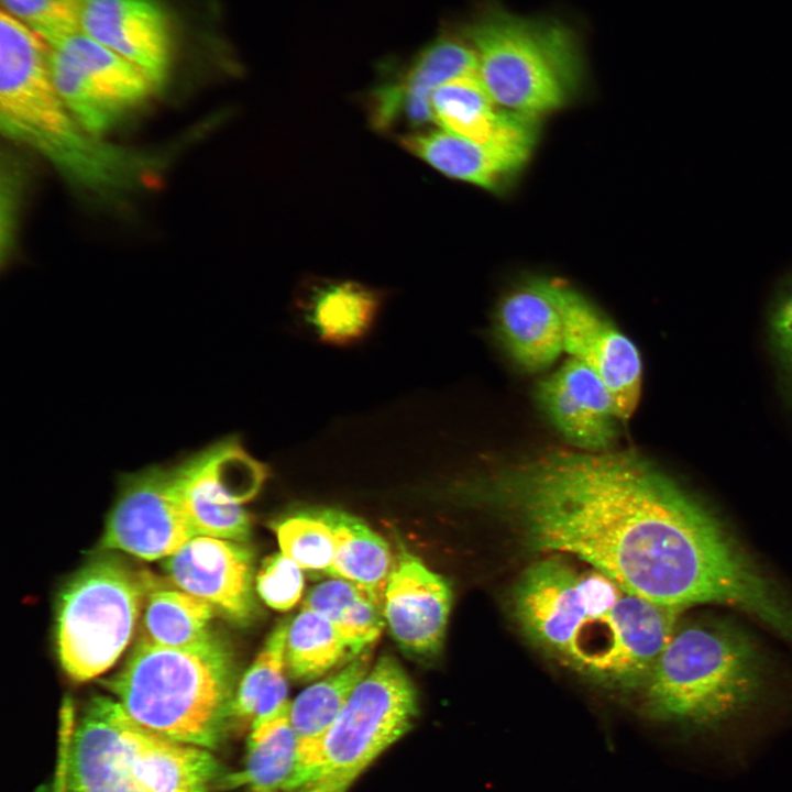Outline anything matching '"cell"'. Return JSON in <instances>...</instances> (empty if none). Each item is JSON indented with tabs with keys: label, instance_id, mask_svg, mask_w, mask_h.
<instances>
[{
	"label": "cell",
	"instance_id": "cell-1",
	"mask_svg": "<svg viewBox=\"0 0 792 792\" xmlns=\"http://www.w3.org/2000/svg\"><path fill=\"white\" fill-rule=\"evenodd\" d=\"M473 502L537 551L573 556L668 606L697 499L634 451L554 450L468 484Z\"/></svg>",
	"mask_w": 792,
	"mask_h": 792
},
{
	"label": "cell",
	"instance_id": "cell-2",
	"mask_svg": "<svg viewBox=\"0 0 792 792\" xmlns=\"http://www.w3.org/2000/svg\"><path fill=\"white\" fill-rule=\"evenodd\" d=\"M510 609L525 636L548 656L597 683L622 689L644 688L681 613L558 556L519 576Z\"/></svg>",
	"mask_w": 792,
	"mask_h": 792
},
{
	"label": "cell",
	"instance_id": "cell-3",
	"mask_svg": "<svg viewBox=\"0 0 792 792\" xmlns=\"http://www.w3.org/2000/svg\"><path fill=\"white\" fill-rule=\"evenodd\" d=\"M48 50L40 36L1 11L2 134L33 150L74 189L97 201L120 202L155 185L176 146H120L84 130L56 92Z\"/></svg>",
	"mask_w": 792,
	"mask_h": 792
},
{
	"label": "cell",
	"instance_id": "cell-4",
	"mask_svg": "<svg viewBox=\"0 0 792 792\" xmlns=\"http://www.w3.org/2000/svg\"><path fill=\"white\" fill-rule=\"evenodd\" d=\"M455 28L475 54L485 90L505 110L538 117L561 108L584 84L583 36L561 16L521 15L484 0Z\"/></svg>",
	"mask_w": 792,
	"mask_h": 792
},
{
	"label": "cell",
	"instance_id": "cell-5",
	"mask_svg": "<svg viewBox=\"0 0 792 792\" xmlns=\"http://www.w3.org/2000/svg\"><path fill=\"white\" fill-rule=\"evenodd\" d=\"M105 685L138 724L176 741L215 748L230 724L232 659L213 635L189 647L139 638Z\"/></svg>",
	"mask_w": 792,
	"mask_h": 792
},
{
	"label": "cell",
	"instance_id": "cell-6",
	"mask_svg": "<svg viewBox=\"0 0 792 792\" xmlns=\"http://www.w3.org/2000/svg\"><path fill=\"white\" fill-rule=\"evenodd\" d=\"M761 682L750 637L727 619L698 617L676 625L642 689L652 715L707 726L746 707Z\"/></svg>",
	"mask_w": 792,
	"mask_h": 792
},
{
	"label": "cell",
	"instance_id": "cell-7",
	"mask_svg": "<svg viewBox=\"0 0 792 792\" xmlns=\"http://www.w3.org/2000/svg\"><path fill=\"white\" fill-rule=\"evenodd\" d=\"M417 714L413 681L395 658L381 657L300 765L293 792H348L358 777L413 727Z\"/></svg>",
	"mask_w": 792,
	"mask_h": 792
},
{
	"label": "cell",
	"instance_id": "cell-8",
	"mask_svg": "<svg viewBox=\"0 0 792 792\" xmlns=\"http://www.w3.org/2000/svg\"><path fill=\"white\" fill-rule=\"evenodd\" d=\"M152 581L112 557L86 564L64 587L56 647L67 675L85 682L111 668L127 648Z\"/></svg>",
	"mask_w": 792,
	"mask_h": 792
},
{
	"label": "cell",
	"instance_id": "cell-9",
	"mask_svg": "<svg viewBox=\"0 0 792 792\" xmlns=\"http://www.w3.org/2000/svg\"><path fill=\"white\" fill-rule=\"evenodd\" d=\"M48 47L57 95L76 122L96 136L127 122L156 92L140 69L82 32Z\"/></svg>",
	"mask_w": 792,
	"mask_h": 792
},
{
	"label": "cell",
	"instance_id": "cell-10",
	"mask_svg": "<svg viewBox=\"0 0 792 792\" xmlns=\"http://www.w3.org/2000/svg\"><path fill=\"white\" fill-rule=\"evenodd\" d=\"M174 484L197 536L245 542L251 519L243 504L261 488L265 466L237 437H227L172 464Z\"/></svg>",
	"mask_w": 792,
	"mask_h": 792
},
{
	"label": "cell",
	"instance_id": "cell-11",
	"mask_svg": "<svg viewBox=\"0 0 792 792\" xmlns=\"http://www.w3.org/2000/svg\"><path fill=\"white\" fill-rule=\"evenodd\" d=\"M197 537L176 493L172 465L124 474L102 536L105 549L166 559Z\"/></svg>",
	"mask_w": 792,
	"mask_h": 792
},
{
	"label": "cell",
	"instance_id": "cell-12",
	"mask_svg": "<svg viewBox=\"0 0 792 792\" xmlns=\"http://www.w3.org/2000/svg\"><path fill=\"white\" fill-rule=\"evenodd\" d=\"M548 286L561 315L564 350L600 376L618 418L628 419L641 394L642 365L637 346L571 286L558 279H548Z\"/></svg>",
	"mask_w": 792,
	"mask_h": 792
},
{
	"label": "cell",
	"instance_id": "cell-13",
	"mask_svg": "<svg viewBox=\"0 0 792 792\" xmlns=\"http://www.w3.org/2000/svg\"><path fill=\"white\" fill-rule=\"evenodd\" d=\"M369 92L370 122L380 132L400 123L411 128L433 121L431 95L443 82L476 72L473 50L457 28L442 31L405 68H387Z\"/></svg>",
	"mask_w": 792,
	"mask_h": 792
},
{
	"label": "cell",
	"instance_id": "cell-14",
	"mask_svg": "<svg viewBox=\"0 0 792 792\" xmlns=\"http://www.w3.org/2000/svg\"><path fill=\"white\" fill-rule=\"evenodd\" d=\"M81 32L140 69L156 92L166 87L175 42L162 0H85Z\"/></svg>",
	"mask_w": 792,
	"mask_h": 792
},
{
	"label": "cell",
	"instance_id": "cell-15",
	"mask_svg": "<svg viewBox=\"0 0 792 792\" xmlns=\"http://www.w3.org/2000/svg\"><path fill=\"white\" fill-rule=\"evenodd\" d=\"M452 594L448 582L399 544L383 600L385 623L398 646L417 658L443 645Z\"/></svg>",
	"mask_w": 792,
	"mask_h": 792
},
{
	"label": "cell",
	"instance_id": "cell-16",
	"mask_svg": "<svg viewBox=\"0 0 792 792\" xmlns=\"http://www.w3.org/2000/svg\"><path fill=\"white\" fill-rule=\"evenodd\" d=\"M163 568L177 588L229 618L243 624L253 618V561L243 542L197 536L164 559Z\"/></svg>",
	"mask_w": 792,
	"mask_h": 792
},
{
	"label": "cell",
	"instance_id": "cell-17",
	"mask_svg": "<svg viewBox=\"0 0 792 792\" xmlns=\"http://www.w3.org/2000/svg\"><path fill=\"white\" fill-rule=\"evenodd\" d=\"M433 121L443 130L526 162L537 141V117L498 107L476 72L440 85L430 99Z\"/></svg>",
	"mask_w": 792,
	"mask_h": 792
},
{
	"label": "cell",
	"instance_id": "cell-18",
	"mask_svg": "<svg viewBox=\"0 0 792 792\" xmlns=\"http://www.w3.org/2000/svg\"><path fill=\"white\" fill-rule=\"evenodd\" d=\"M539 407L572 443L591 451H606L615 441L618 416L609 391L582 361L571 358L539 382Z\"/></svg>",
	"mask_w": 792,
	"mask_h": 792
},
{
	"label": "cell",
	"instance_id": "cell-19",
	"mask_svg": "<svg viewBox=\"0 0 792 792\" xmlns=\"http://www.w3.org/2000/svg\"><path fill=\"white\" fill-rule=\"evenodd\" d=\"M120 725L124 765L140 792H211L224 776L207 750L145 728L123 707Z\"/></svg>",
	"mask_w": 792,
	"mask_h": 792
},
{
	"label": "cell",
	"instance_id": "cell-20",
	"mask_svg": "<svg viewBox=\"0 0 792 792\" xmlns=\"http://www.w3.org/2000/svg\"><path fill=\"white\" fill-rule=\"evenodd\" d=\"M110 697H95L78 725L64 736L67 785L72 792H140L122 755L120 713Z\"/></svg>",
	"mask_w": 792,
	"mask_h": 792
},
{
	"label": "cell",
	"instance_id": "cell-21",
	"mask_svg": "<svg viewBox=\"0 0 792 792\" xmlns=\"http://www.w3.org/2000/svg\"><path fill=\"white\" fill-rule=\"evenodd\" d=\"M496 329L520 367L537 372L550 366L564 345L561 315L548 278L528 280L507 294L497 308Z\"/></svg>",
	"mask_w": 792,
	"mask_h": 792
},
{
	"label": "cell",
	"instance_id": "cell-22",
	"mask_svg": "<svg viewBox=\"0 0 792 792\" xmlns=\"http://www.w3.org/2000/svg\"><path fill=\"white\" fill-rule=\"evenodd\" d=\"M398 142L443 175L490 190L501 188L521 168L495 148L446 130L403 134Z\"/></svg>",
	"mask_w": 792,
	"mask_h": 792
},
{
	"label": "cell",
	"instance_id": "cell-23",
	"mask_svg": "<svg viewBox=\"0 0 792 792\" xmlns=\"http://www.w3.org/2000/svg\"><path fill=\"white\" fill-rule=\"evenodd\" d=\"M299 765V743L287 711L251 730L244 768L224 774L219 783L246 792H293Z\"/></svg>",
	"mask_w": 792,
	"mask_h": 792
},
{
	"label": "cell",
	"instance_id": "cell-24",
	"mask_svg": "<svg viewBox=\"0 0 792 792\" xmlns=\"http://www.w3.org/2000/svg\"><path fill=\"white\" fill-rule=\"evenodd\" d=\"M330 526L336 553L328 573L354 582L383 602L394 565L388 543L360 518L336 509H319Z\"/></svg>",
	"mask_w": 792,
	"mask_h": 792
},
{
	"label": "cell",
	"instance_id": "cell-25",
	"mask_svg": "<svg viewBox=\"0 0 792 792\" xmlns=\"http://www.w3.org/2000/svg\"><path fill=\"white\" fill-rule=\"evenodd\" d=\"M371 668L369 649L305 689L290 703L289 721L299 743L300 765L311 756Z\"/></svg>",
	"mask_w": 792,
	"mask_h": 792
},
{
	"label": "cell",
	"instance_id": "cell-26",
	"mask_svg": "<svg viewBox=\"0 0 792 792\" xmlns=\"http://www.w3.org/2000/svg\"><path fill=\"white\" fill-rule=\"evenodd\" d=\"M302 608L332 623L358 653L369 650L386 625L383 602L361 585L339 578L314 586Z\"/></svg>",
	"mask_w": 792,
	"mask_h": 792
},
{
	"label": "cell",
	"instance_id": "cell-27",
	"mask_svg": "<svg viewBox=\"0 0 792 792\" xmlns=\"http://www.w3.org/2000/svg\"><path fill=\"white\" fill-rule=\"evenodd\" d=\"M381 297L377 292L351 282H328L317 286L308 302V320L328 343H351L371 328Z\"/></svg>",
	"mask_w": 792,
	"mask_h": 792
},
{
	"label": "cell",
	"instance_id": "cell-28",
	"mask_svg": "<svg viewBox=\"0 0 792 792\" xmlns=\"http://www.w3.org/2000/svg\"><path fill=\"white\" fill-rule=\"evenodd\" d=\"M215 608L183 590L151 587L142 613L139 638L164 647H189L209 639Z\"/></svg>",
	"mask_w": 792,
	"mask_h": 792
},
{
	"label": "cell",
	"instance_id": "cell-29",
	"mask_svg": "<svg viewBox=\"0 0 792 792\" xmlns=\"http://www.w3.org/2000/svg\"><path fill=\"white\" fill-rule=\"evenodd\" d=\"M360 654L332 623L315 612L302 608L288 623L286 671L297 682H311Z\"/></svg>",
	"mask_w": 792,
	"mask_h": 792
},
{
	"label": "cell",
	"instance_id": "cell-30",
	"mask_svg": "<svg viewBox=\"0 0 792 792\" xmlns=\"http://www.w3.org/2000/svg\"><path fill=\"white\" fill-rule=\"evenodd\" d=\"M287 622L271 632L256 659L241 679L231 708L230 724L235 728L252 725L258 698L287 686L285 645Z\"/></svg>",
	"mask_w": 792,
	"mask_h": 792
},
{
	"label": "cell",
	"instance_id": "cell-31",
	"mask_svg": "<svg viewBox=\"0 0 792 792\" xmlns=\"http://www.w3.org/2000/svg\"><path fill=\"white\" fill-rule=\"evenodd\" d=\"M280 551L304 570L327 575L333 564L336 543L332 530L319 510L300 512L275 526Z\"/></svg>",
	"mask_w": 792,
	"mask_h": 792
},
{
	"label": "cell",
	"instance_id": "cell-32",
	"mask_svg": "<svg viewBox=\"0 0 792 792\" xmlns=\"http://www.w3.org/2000/svg\"><path fill=\"white\" fill-rule=\"evenodd\" d=\"M2 10L48 46L81 32L85 0H1Z\"/></svg>",
	"mask_w": 792,
	"mask_h": 792
},
{
	"label": "cell",
	"instance_id": "cell-33",
	"mask_svg": "<svg viewBox=\"0 0 792 792\" xmlns=\"http://www.w3.org/2000/svg\"><path fill=\"white\" fill-rule=\"evenodd\" d=\"M255 588L267 606L286 612L301 598V568L283 552L274 553L263 561L255 576Z\"/></svg>",
	"mask_w": 792,
	"mask_h": 792
},
{
	"label": "cell",
	"instance_id": "cell-34",
	"mask_svg": "<svg viewBox=\"0 0 792 792\" xmlns=\"http://www.w3.org/2000/svg\"><path fill=\"white\" fill-rule=\"evenodd\" d=\"M770 334L774 352L792 385V277L774 299L770 315Z\"/></svg>",
	"mask_w": 792,
	"mask_h": 792
},
{
	"label": "cell",
	"instance_id": "cell-35",
	"mask_svg": "<svg viewBox=\"0 0 792 792\" xmlns=\"http://www.w3.org/2000/svg\"><path fill=\"white\" fill-rule=\"evenodd\" d=\"M2 164L1 173V258L10 254L15 238L18 198L21 194V172L12 160Z\"/></svg>",
	"mask_w": 792,
	"mask_h": 792
},
{
	"label": "cell",
	"instance_id": "cell-36",
	"mask_svg": "<svg viewBox=\"0 0 792 792\" xmlns=\"http://www.w3.org/2000/svg\"><path fill=\"white\" fill-rule=\"evenodd\" d=\"M59 769H61V772L58 773L59 789L57 790V792H66V787H67L66 770L63 767H59Z\"/></svg>",
	"mask_w": 792,
	"mask_h": 792
}]
</instances>
